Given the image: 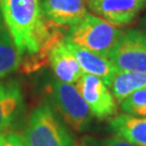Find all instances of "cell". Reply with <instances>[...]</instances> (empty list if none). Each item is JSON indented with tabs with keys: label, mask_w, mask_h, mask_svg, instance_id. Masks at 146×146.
Masks as SVG:
<instances>
[{
	"label": "cell",
	"mask_w": 146,
	"mask_h": 146,
	"mask_svg": "<svg viewBox=\"0 0 146 146\" xmlns=\"http://www.w3.org/2000/svg\"><path fill=\"white\" fill-rule=\"evenodd\" d=\"M7 31L23 56L20 69L31 74L49 64L52 47L63 39L64 28L48 23L40 0H0Z\"/></svg>",
	"instance_id": "1"
},
{
	"label": "cell",
	"mask_w": 146,
	"mask_h": 146,
	"mask_svg": "<svg viewBox=\"0 0 146 146\" xmlns=\"http://www.w3.org/2000/svg\"><path fill=\"white\" fill-rule=\"evenodd\" d=\"M122 34L123 31L120 27L95 14L88 13L81 21L68 27L65 39L78 47L108 58Z\"/></svg>",
	"instance_id": "2"
},
{
	"label": "cell",
	"mask_w": 146,
	"mask_h": 146,
	"mask_svg": "<svg viewBox=\"0 0 146 146\" xmlns=\"http://www.w3.org/2000/svg\"><path fill=\"white\" fill-rule=\"evenodd\" d=\"M21 136L25 146H78L49 104L39 105L33 110Z\"/></svg>",
	"instance_id": "3"
},
{
	"label": "cell",
	"mask_w": 146,
	"mask_h": 146,
	"mask_svg": "<svg viewBox=\"0 0 146 146\" xmlns=\"http://www.w3.org/2000/svg\"><path fill=\"white\" fill-rule=\"evenodd\" d=\"M50 100L58 115L76 132H84L92 122L93 115L75 86L52 79L49 84Z\"/></svg>",
	"instance_id": "4"
},
{
	"label": "cell",
	"mask_w": 146,
	"mask_h": 146,
	"mask_svg": "<svg viewBox=\"0 0 146 146\" xmlns=\"http://www.w3.org/2000/svg\"><path fill=\"white\" fill-rule=\"evenodd\" d=\"M108 58L118 72L146 73V31H123Z\"/></svg>",
	"instance_id": "5"
},
{
	"label": "cell",
	"mask_w": 146,
	"mask_h": 146,
	"mask_svg": "<svg viewBox=\"0 0 146 146\" xmlns=\"http://www.w3.org/2000/svg\"><path fill=\"white\" fill-rule=\"evenodd\" d=\"M75 87L89 106L93 117L105 120L117 114V101L108 89L110 87L102 79L84 74L75 84Z\"/></svg>",
	"instance_id": "6"
},
{
	"label": "cell",
	"mask_w": 146,
	"mask_h": 146,
	"mask_svg": "<svg viewBox=\"0 0 146 146\" xmlns=\"http://www.w3.org/2000/svg\"><path fill=\"white\" fill-rule=\"evenodd\" d=\"M88 9L117 27L127 26L146 9V0H87Z\"/></svg>",
	"instance_id": "7"
},
{
	"label": "cell",
	"mask_w": 146,
	"mask_h": 146,
	"mask_svg": "<svg viewBox=\"0 0 146 146\" xmlns=\"http://www.w3.org/2000/svg\"><path fill=\"white\" fill-rule=\"evenodd\" d=\"M44 19L51 25L68 28L88 14L84 0H41Z\"/></svg>",
	"instance_id": "8"
},
{
	"label": "cell",
	"mask_w": 146,
	"mask_h": 146,
	"mask_svg": "<svg viewBox=\"0 0 146 146\" xmlns=\"http://www.w3.org/2000/svg\"><path fill=\"white\" fill-rule=\"evenodd\" d=\"M24 107V95L20 82L15 79L0 81V135L14 123Z\"/></svg>",
	"instance_id": "9"
},
{
	"label": "cell",
	"mask_w": 146,
	"mask_h": 146,
	"mask_svg": "<svg viewBox=\"0 0 146 146\" xmlns=\"http://www.w3.org/2000/svg\"><path fill=\"white\" fill-rule=\"evenodd\" d=\"M49 65L55 78L66 84H76L84 75L75 55L68 48L65 37L52 47L49 55Z\"/></svg>",
	"instance_id": "10"
},
{
	"label": "cell",
	"mask_w": 146,
	"mask_h": 146,
	"mask_svg": "<svg viewBox=\"0 0 146 146\" xmlns=\"http://www.w3.org/2000/svg\"><path fill=\"white\" fill-rule=\"evenodd\" d=\"M66 42H67L68 48L75 55L84 74L93 75L95 77L102 79L105 84L110 87L116 73L118 72L110 58L94 52H91L81 47H78L74 43H70L67 40Z\"/></svg>",
	"instance_id": "11"
},
{
	"label": "cell",
	"mask_w": 146,
	"mask_h": 146,
	"mask_svg": "<svg viewBox=\"0 0 146 146\" xmlns=\"http://www.w3.org/2000/svg\"><path fill=\"white\" fill-rule=\"evenodd\" d=\"M115 136L135 146H146V117L116 114L110 120Z\"/></svg>",
	"instance_id": "12"
},
{
	"label": "cell",
	"mask_w": 146,
	"mask_h": 146,
	"mask_svg": "<svg viewBox=\"0 0 146 146\" xmlns=\"http://www.w3.org/2000/svg\"><path fill=\"white\" fill-rule=\"evenodd\" d=\"M110 88L116 101L121 103L131 93L146 89V73L117 72Z\"/></svg>",
	"instance_id": "13"
},
{
	"label": "cell",
	"mask_w": 146,
	"mask_h": 146,
	"mask_svg": "<svg viewBox=\"0 0 146 146\" xmlns=\"http://www.w3.org/2000/svg\"><path fill=\"white\" fill-rule=\"evenodd\" d=\"M23 56L7 29L0 33V81L20 69Z\"/></svg>",
	"instance_id": "14"
},
{
	"label": "cell",
	"mask_w": 146,
	"mask_h": 146,
	"mask_svg": "<svg viewBox=\"0 0 146 146\" xmlns=\"http://www.w3.org/2000/svg\"><path fill=\"white\" fill-rule=\"evenodd\" d=\"M123 113L136 117H146V89H141L131 93L121 103Z\"/></svg>",
	"instance_id": "15"
},
{
	"label": "cell",
	"mask_w": 146,
	"mask_h": 146,
	"mask_svg": "<svg viewBox=\"0 0 146 146\" xmlns=\"http://www.w3.org/2000/svg\"><path fill=\"white\" fill-rule=\"evenodd\" d=\"M79 144L80 146H135L117 136L105 137V139H95V137L86 136L79 142Z\"/></svg>",
	"instance_id": "16"
},
{
	"label": "cell",
	"mask_w": 146,
	"mask_h": 146,
	"mask_svg": "<svg viewBox=\"0 0 146 146\" xmlns=\"http://www.w3.org/2000/svg\"><path fill=\"white\" fill-rule=\"evenodd\" d=\"M0 146H25L21 135L7 132L0 135Z\"/></svg>",
	"instance_id": "17"
},
{
	"label": "cell",
	"mask_w": 146,
	"mask_h": 146,
	"mask_svg": "<svg viewBox=\"0 0 146 146\" xmlns=\"http://www.w3.org/2000/svg\"><path fill=\"white\" fill-rule=\"evenodd\" d=\"M141 24H142V26L144 27V31H146V13L144 14V16L142 17V20H141Z\"/></svg>",
	"instance_id": "18"
},
{
	"label": "cell",
	"mask_w": 146,
	"mask_h": 146,
	"mask_svg": "<svg viewBox=\"0 0 146 146\" xmlns=\"http://www.w3.org/2000/svg\"><path fill=\"white\" fill-rule=\"evenodd\" d=\"M3 29V23H2V12H1V8H0V33Z\"/></svg>",
	"instance_id": "19"
},
{
	"label": "cell",
	"mask_w": 146,
	"mask_h": 146,
	"mask_svg": "<svg viewBox=\"0 0 146 146\" xmlns=\"http://www.w3.org/2000/svg\"><path fill=\"white\" fill-rule=\"evenodd\" d=\"M78 146H80V144H79V143H78Z\"/></svg>",
	"instance_id": "20"
}]
</instances>
